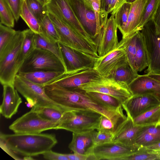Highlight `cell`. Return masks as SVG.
Returning a JSON list of instances; mask_svg holds the SVG:
<instances>
[{"instance_id": "cell-1", "label": "cell", "mask_w": 160, "mask_h": 160, "mask_svg": "<svg viewBox=\"0 0 160 160\" xmlns=\"http://www.w3.org/2000/svg\"><path fill=\"white\" fill-rule=\"evenodd\" d=\"M45 90L46 94L52 100L63 107L66 111L93 110L106 117L115 125L125 116L123 112L111 110L98 103L89 96L86 92L79 88L68 89L52 83L45 86Z\"/></svg>"}, {"instance_id": "cell-2", "label": "cell", "mask_w": 160, "mask_h": 160, "mask_svg": "<svg viewBox=\"0 0 160 160\" xmlns=\"http://www.w3.org/2000/svg\"><path fill=\"white\" fill-rule=\"evenodd\" d=\"M0 138L14 153L24 157L42 154L58 142L55 135L52 133L5 134L1 132Z\"/></svg>"}, {"instance_id": "cell-3", "label": "cell", "mask_w": 160, "mask_h": 160, "mask_svg": "<svg viewBox=\"0 0 160 160\" xmlns=\"http://www.w3.org/2000/svg\"><path fill=\"white\" fill-rule=\"evenodd\" d=\"M24 38L23 31H17L7 45L0 52V82L2 86L14 84L19 72L18 58Z\"/></svg>"}, {"instance_id": "cell-4", "label": "cell", "mask_w": 160, "mask_h": 160, "mask_svg": "<svg viewBox=\"0 0 160 160\" xmlns=\"http://www.w3.org/2000/svg\"><path fill=\"white\" fill-rule=\"evenodd\" d=\"M102 116L91 110L66 111L63 113L55 129H63L76 133L98 130Z\"/></svg>"}, {"instance_id": "cell-5", "label": "cell", "mask_w": 160, "mask_h": 160, "mask_svg": "<svg viewBox=\"0 0 160 160\" xmlns=\"http://www.w3.org/2000/svg\"><path fill=\"white\" fill-rule=\"evenodd\" d=\"M48 13L60 36L59 43L95 58L99 57L96 46L89 42L54 14L48 12Z\"/></svg>"}, {"instance_id": "cell-6", "label": "cell", "mask_w": 160, "mask_h": 160, "mask_svg": "<svg viewBox=\"0 0 160 160\" xmlns=\"http://www.w3.org/2000/svg\"><path fill=\"white\" fill-rule=\"evenodd\" d=\"M14 85L18 92L27 100L29 106L49 107L66 111L62 106L52 100L46 94L45 86L32 82L17 74Z\"/></svg>"}, {"instance_id": "cell-7", "label": "cell", "mask_w": 160, "mask_h": 160, "mask_svg": "<svg viewBox=\"0 0 160 160\" xmlns=\"http://www.w3.org/2000/svg\"><path fill=\"white\" fill-rule=\"evenodd\" d=\"M39 70L66 73L64 65L55 54L45 49L35 48L25 61L18 73Z\"/></svg>"}, {"instance_id": "cell-8", "label": "cell", "mask_w": 160, "mask_h": 160, "mask_svg": "<svg viewBox=\"0 0 160 160\" xmlns=\"http://www.w3.org/2000/svg\"><path fill=\"white\" fill-rule=\"evenodd\" d=\"M59 120L45 119L31 109L15 120L9 128L15 133H39L47 130L55 129Z\"/></svg>"}, {"instance_id": "cell-9", "label": "cell", "mask_w": 160, "mask_h": 160, "mask_svg": "<svg viewBox=\"0 0 160 160\" xmlns=\"http://www.w3.org/2000/svg\"><path fill=\"white\" fill-rule=\"evenodd\" d=\"M141 31L148 59V68L145 72L160 73V29L152 20Z\"/></svg>"}, {"instance_id": "cell-10", "label": "cell", "mask_w": 160, "mask_h": 160, "mask_svg": "<svg viewBox=\"0 0 160 160\" xmlns=\"http://www.w3.org/2000/svg\"><path fill=\"white\" fill-rule=\"evenodd\" d=\"M79 88L86 92H97L110 95L119 100L122 104L132 95L128 85L109 77L102 76Z\"/></svg>"}, {"instance_id": "cell-11", "label": "cell", "mask_w": 160, "mask_h": 160, "mask_svg": "<svg viewBox=\"0 0 160 160\" xmlns=\"http://www.w3.org/2000/svg\"><path fill=\"white\" fill-rule=\"evenodd\" d=\"M46 6L48 12L54 14L89 42L96 46L94 41L77 18L68 0H52Z\"/></svg>"}, {"instance_id": "cell-12", "label": "cell", "mask_w": 160, "mask_h": 160, "mask_svg": "<svg viewBox=\"0 0 160 160\" xmlns=\"http://www.w3.org/2000/svg\"><path fill=\"white\" fill-rule=\"evenodd\" d=\"M78 21L94 42L99 33L92 4L86 0H68Z\"/></svg>"}, {"instance_id": "cell-13", "label": "cell", "mask_w": 160, "mask_h": 160, "mask_svg": "<svg viewBox=\"0 0 160 160\" xmlns=\"http://www.w3.org/2000/svg\"><path fill=\"white\" fill-rule=\"evenodd\" d=\"M114 15L111 14L106 23L101 28L94 40L99 57L108 54L117 47L119 42L117 36V29Z\"/></svg>"}, {"instance_id": "cell-14", "label": "cell", "mask_w": 160, "mask_h": 160, "mask_svg": "<svg viewBox=\"0 0 160 160\" xmlns=\"http://www.w3.org/2000/svg\"><path fill=\"white\" fill-rule=\"evenodd\" d=\"M126 63H128L126 53L120 41L115 49L97 58L93 68L101 76L108 77L117 68Z\"/></svg>"}, {"instance_id": "cell-15", "label": "cell", "mask_w": 160, "mask_h": 160, "mask_svg": "<svg viewBox=\"0 0 160 160\" xmlns=\"http://www.w3.org/2000/svg\"><path fill=\"white\" fill-rule=\"evenodd\" d=\"M148 126L135 125L133 119L127 115L126 119L116 127L112 142L129 147L138 148L140 147L136 144V140L142 131Z\"/></svg>"}, {"instance_id": "cell-16", "label": "cell", "mask_w": 160, "mask_h": 160, "mask_svg": "<svg viewBox=\"0 0 160 160\" xmlns=\"http://www.w3.org/2000/svg\"><path fill=\"white\" fill-rule=\"evenodd\" d=\"M139 148L129 147L112 142L95 145L91 154L94 160H124Z\"/></svg>"}, {"instance_id": "cell-17", "label": "cell", "mask_w": 160, "mask_h": 160, "mask_svg": "<svg viewBox=\"0 0 160 160\" xmlns=\"http://www.w3.org/2000/svg\"><path fill=\"white\" fill-rule=\"evenodd\" d=\"M65 63L66 73L93 68L97 59L59 42Z\"/></svg>"}, {"instance_id": "cell-18", "label": "cell", "mask_w": 160, "mask_h": 160, "mask_svg": "<svg viewBox=\"0 0 160 160\" xmlns=\"http://www.w3.org/2000/svg\"><path fill=\"white\" fill-rule=\"evenodd\" d=\"M160 105V100L151 94L132 95L122 104L127 115L133 119Z\"/></svg>"}, {"instance_id": "cell-19", "label": "cell", "mask_w": 160, "mask_h": 160, "mask_svg": "<svg viewBox=\"0 0 160 160\" xmlns=\"http://www.w3.org/2000/svg\"><path fill=\"white\" fill-rule=\"evenodd\" d=\"M102 76L93 68H87L66 73L52 83L68 89H72L98 79Z\"/></svg>"}, {"instance_id": "cell-20", "label": "cell", "mask_w": 160, "mask_h": 160, "mask_svg": "<svg viewBox=\"0 0 160 160\" xmlns=\"http://www.w3.org/2000/svg\"><path fill=\"white\" fill-rule=\"evenodd\" d=\"M128 86L132 95L151 94L160 101V81L147 74L139 75Z\"/></svg>"}, {"instance_id": "cell-21", "label": "cell", "mask_w": 160, "mask_h": 160, "mask_svg": "<svg viewBox=\"0 0 160 160\" xmlns=\"http://www.w3.org/2000/svg\"><path fill=\"white\" fill-rule=\"evenodd\" d=\"M3 99L0 112L5 118L10 119L18 112L22 100L14 84L3 85Z\"/></svg>"}, {"instance_id": "cell-22", "label": "cell", "mask_w": 160, "mask_h": 160, "mask_svg": "<svg viewBox=\"0 0 160 160\" xmlns=\"http://www.w3.org/2000/svg\"><path fill=\"white\" fill-rule=\"evenodd\" d=\"M95 130L76 133L72 132V139L69 148L74 153L89 156L91 154L95 145L94 134Z\"/></svg>"}, {"instance_id": "cell-23", "label": "cell", "mask_w": 160, "mask_h": 160, "mask_svg": "<svg viewBox=\"0 0 160 160\" xmlns=\"http://www.w3.org/2000/svg\"><path fill=\"white\" fill-rule=\"evenodd\" d=\"M148 0H137L132 6L126 24L121 32L122 39L138 31V28L142 14Z\"/></svg>"}, {"instance_id": "cell-24", "label": "cell", "mask_w": 160, "mask_h": 160, "mask_svg": "<svg viewBox=\"0 0 160 160\" xmlns=\"http://www.w3.org/2000/svg\"><path fill=\"white\" fill-rule=\"evenodd\" d=\"M66 73L62 72L39 70L19 72L18 74L32 82L45 86L52 83Z\"/></svg>"}, {"instance_id": "cell-25", "label": "cell", "mask_w": 160, "mask_h": 160, "mask_svg": "<svg viewBox=\"0 0 160 160\" xmlns=\"http://www.w3.org/2000/svg\"><path fill=\"white\" fill-rule=\"evenodd\" d=\"M136 51L135 58L136 71L141 72L148 65L147 52L141 32L138 31L136 40Z\"/></svg>"}, {"instance_id": "cell-26", "label": "cell", "mask_w": 160, "mask_h": 160, "mask_svg": "<svg viewBox=\"0 0 160 160\" xmlns=\"http://www.w3.org/2000/svg\"><path fill=\"white\" fill-rule=\"evenodd\" d=\"M92 99L105 108L111 110L123 112L121 102L110 95L97 92H86Z\"/></svg>"}, {"instance_id": "cell-27", "label": "cell", "mask_w": 160, "mask_h": 160, "mask_svg": "<svg viewBox=\"0 0 160 160\" xmlns=\"http://www.w3.org/2000/svg\"><path fill=\"white\" fill-rule=\"evenodd\" d=\"M23 31L24 38L18 62L19 71L25 61L35 49L34 44L35 33L29 28Z\"/></svg>"}, {"instance_id": "cell-28", "label": "cell", "mask_w": 160, "mask_h": 160, "mask_svg": "<svg viewBox=\"0 0 160 160\" xmlns=\"http://www.w3.org/2000/svg\"><path fill=\"white\" fill-rule=\"evenodd\" d=\"M138 72L132 69L128 63H126L117 68L108 77L128 86L138 76Z\"/></svg>"}, {"instance_id": "cell-29", "label": "cell", "mask_w": 160, "mask_h": 160, "mask_svg": "<svg viewBox=\"0 0 160 160\" xmlns=\"http://www.w3.org/2000/svg\"><path fill=\"white\" fill-rule=\"evenodd\" d=\"M138 31L122 39L120 41L126 53L128 63L131 68L135 71V58L136 51Z\"/></svg>"}, {"instance_id": "cell-30", "label": "cell", "mask_w": 160, "mask_h": 160, "mask_svg": "<svg viewBox=\"0 0 160 160\" xmlns=\"http://www.w3.org/2000/svg\"><path fill=\"white\" fill-rule=\"evenodd\" d=\"M40 25L41 32L40 34L46 40L54 43L59 42V34L48 13Z\"/></svg>"}, {"instance_id": "cell-31", "label": "cell", "mask_w": 160, "mask_h": 160, "mask_svg": "<svg viewBox=\"0 0 160 160\" xmlns=\"http://www.w3.org/2000/svg\"><path fill=\"white\" fill-rule=\"evenodd\" d=\"M136 125L148 126L160 123V105L133 119Z\"/></svg>"}, {"instance_id": "cell-32", "label": "cell", "mask_w": 160, "mask_h": 160, "mask_svg": "<svg viewBox=\"0 0 160 160\" xmlns=\"http://www.w3.org/2000/svg\"><path fill=\"white\" fill-rule=\"evenodd\" d=\"M34 44L35 48L45 49L55 54L62 62L66 69L59 42L54 43L49 42L46 40L40 34L35 33L34 38Z\"/></svg>"}, {"instance_id": "cell-33", "label": "cell", "mask_w": 160, "mask_h": 160, "mask_svg": "<svg viewBox=\"0 0 160 160\" xmlns=\"http://www.w3.org/2000/svg\"><path fill=\"white\" fill-rule=\"evenodd\" d=\"M20 17L26 22L30 29L35 33H41L40 24L30 10L25 1L24 0H22Z\"/></svg>"}, {"instance_id": "cell-34", "label": "cell", "mask_w": 160, "mask_h": 160, "mask_svg": "<svg viewBox=\"0 0 160 160\" xmlns=\"http://www.w3.org/2000/svg\"><path fill=\"white\" fill-rule=\"evenodd\" d=\"M160 3V0H148L143 10L138 27V31H141L144 26L152 20Z\"/></svg>"}, {"instance_id": "cell-35", "label": "cell", "mask_w": 160, "mask_h": 160, "mask_svg": "<svg viewBox=\"0 0 160 160\" xmlns=\"http://www.w3.org/2000/svg\"><path fill=\"white\" fill-rule=\"evenodd\" d=\"M160 160V151L140 147L136 152L127 156L124 160Z\"/></svg>"}, {"instance_id": "cell-36", "label": "cell", "mask_w": 160, "mask_h": 160, "mask_svg": "<svg viewBox=\"0 0 160 160\" xmlns=\"http://www.w3.org/2000/svg\"><path fill=\"white\" fill-rule=\"evenodd\" d=\"M31 110L37 112L42 118L50 121H58L64 112L49 107L33 106Z\"/></svg>"}, {"instance_id": "cell-37", "label": "cell", "mask_w": 160, "mask_h": 160, "mask_svg": "<svg viewBox=\"0 0 160 160\" xmlns=\"http://www.w3.org/2000/svg\"><path fill=\"white\" fill-rule=\"evenodd\" d=\"M131 6L132 3L125 2L114 15L116 24L121 32L124 29L127 23Z\"/></svg>"}, {"instance_id": "cell-38", "label": "cell", "mask_w": 160, "mask_h": 160, "mask_svg": "<svg viewBox=\"0 0 160 160\" xmlns=\"http://www.w3.org/2000/svg\"><path fill=\"white\" fill-rule=\"evenodd\" d=\"M0 23L13 28L15 18L11 9L4 0H0Z\"/></svg>"}, {"instance_id": "cell-39", "label": "cell", "mask_w": 160, "mask_h": 160, "mask_svg": "<svg viewBox=\"0 0 160 160\" xmlns=\"http://www.w3.org/2000/svg\"><path fill=\"white\" fill-rule=\"evenodd\" d=\"M31 12L40 24L43 20L48 12L46 6H43L37 0H24Z\"/></svg>"}, {"instance_id": "cell-40", "label": "cell", "mask_w": 160, "mask_h": 160, "mask_svg": "<svg viewBox=\"0 0 160 160\" xmlns=\"http://www.w3.org/2000/svg\"><path fill=\"white\" fill-rule=\"evenodd\" d=\"M17 31L0 23V52L7 45Z\"/></svg>"}, {"instance_id": "cell-41", "label": "cell", "mask_w": 160, "mask_h": 160, "mask_svg": "<svg viewBox=\"0 0 160 160\" xmlns=\"http://www.w3.org/2000/svg\"><path fill=\"white\" fill-rule=\"evenodd\" d=\"M96 18L97 25L99 32L101 28L106 23L107 20H105L101 14L100 0H94L92 2Z\"/></svg>"}, {"instance_id": "cell-42", "label": "cell", "mask_w": 160, "mask_h": 160, "mask_svg": "<svg viewBox=\"0 0 160 160\" xmlns=\"http://www.w3.org/2000/svg\"><path fill=\"white\" fill-rule=\"evenodd\" d=\"M113 134L104 132L95 131L94 134L95 145L112 142Z\"/></svg>"}, {"instance_id": "cell-43", "label": "cell", "mask_w": 160, "mask_h": 160, "mask_svg": "<svg viewBox=\"0 0 160 160\" xmlns=\"http://www.w3.org/2000/svg\"><path fill=\"white\" fill-rule=\"evenodd\" d=\"M115 129L113 122L106 117L102 115L99 128L97 131L113 134Z\"/></svg>"}, {"instance_id": "cell-44", "label": "cell", "mask_w": 160, "mask_h": 160, "mask_svg": "<svg viewBox=\"0 0 160 160\" xmlns=\"http://www.w3.org/2000/svg\"><path fill=\"white\" fill-rule=\"evenodd\" d=\"M9 6L17 22L20 17L22 0H4Z\"/></svg>"}, {"instance_id": "cell-45", "label": "cell", "mask_w": 160, "mask_h": 160, "mask_svg": "<svg viewBox=\"0 0 160 160\" xmlns=\"http://www.w3.org/2000/svg\"><path fill=\"white\" fill-rule=\"evenodd\" d=\"M43 158L49 160H69L65 154H61L52 151L51 149L43 153Z\"/></svg>"}, {"instance_id": "cell-46", "label": "cell", "mask_w": 160, "mask_h": 160, "mask_svg": "<svg viewBox=\"0 0 160 160\" xmlns=\"http://www.w3.org/2000/svg\"><path fill=\"white\" fill-rule=\"evenodd\" d=\"M148 133L160 138V123L149 126L144 129L140 133Z\"/></svg>"}, {"instance_id": "cell-47", "label": "cell", "mask_w": 160, "mask_h": 160, "mask_svg": "<svg viewBox=\"0 0 160 160\" xmlns=\"http://www.w3.org/2000/svg\"><path fill=\"white\" fill-rule=\"evenodd\" d=\"M126 0H110L109 6V13L114 15L119 8Z\"/></svg>"}, {"instance_id": "cell-48", "label": "cell", "mask_w": 160, "mask_h": 160, "mask_svg": "<svg viewBox=\"0 0 160 160\" xmlns=\"http://www.w3.org/2000/svg\"><path fill=\"white\" fill-rule=\"evenodd\" d=\"M110 0H100L102 16L105 20L108 19V11Z\"/></svg>"}, {"instance_id": "cell-49", "label": "cell", "mask_w": 160, "mask_h": 160, "mask_svg": "<svg viewBox=\"0 0 160 160\" xmlns=\"http://www.w3.org/2000/svg\"><path fill=\"white\" fill-rule=\"evenodd\" d=\"M0 138V147L4 151L15 160H23V159L21 158L18 157L16 154L12 151L7 146L3 139Z\"/></svg>"}, {"instance_id": "cell-50", "label": "cell", "mask_w": 160, "mask_h": 160, "mask_svg": "<svg viewBox=\"0 0 160 160\" xmlns=\"http://www.w3.org/2000/svg\"><path fill=\"white\" fill-rule=\"evenodd\" d=\"M69 160H89V156L77 153L72 154H65Z\"/></svg>"}, {"instance_id": "cell-51", "label": "cell", "mask_w": 160, "mask_h": 160, "mask_svg": "<svg viewBox=\"0 0 160 160\" xmlns=\"http://www.w3.org/2000/svg\"><path fill=\"white\" fill-rule=\"evenodd\" d=\"M155 25L160 29V3L152 20Z\"/></svg>"}, {"instance_id": "cell-52", "label": "cell", "mask_w": 160, "mask_h": 160, "mask_svg": "<svg viewBox=\"0 0 160 160\" xmlns=\"http://www.w3.org/2000/svg\"><path fill=\"white\" fill-rule=\"evenodd\" d=\"M145 147L148 149L160 151V141Z\"/></svg>"}, {"instance_id": "cell-53", "label": "cell", "mask_w": 160, "mask_h": 160, "mask_svg": "<svg viewBox=\"0 0 160 160\" xmlns=\"http://www.w3.org/2000/svg\"><path fill=\"white\" fill-rule=\"evenodd\" d=\"M148 75L160 81V73H147Z\"/></svg>"}, {"instance_id": "cell-54", "label": "cell", "mask_w": 160, "mask_h": 160, "mask_svg": "<svg viewBox=\"0 0 160 160\" xmlns=\"http://www.w3.org/2000/svg\"><path fill=\"white\" fill-rule=\"evenodd\" d=\"M23 160H34V159L31 156H25L23 158Z\"/></svg>"}, {"instance_id": "cell-55", "label": "cell", "mask_w": 160, "mask_h": 160, "mask_svg": "<svg viewBox=\"0 0 160 160\" xmlns=\"http://www.w3.org/2000/svg\"><path fill=\"white\" fill-rule=\"evenodd\" d=\"M39 2H40L43 6H46L45 1V0H37Z\"/></svg>"}, {"instance_id": "cell-56", "label": "cell", "mask_w": 160, "mask_h": 160, "mask_svg": "<svg viewBox=\"0 0 160 160\" xmlns=\"http://www.w3.org/2000/svg\"><path fill=\"white\" fill-rule=\"evenodd\" d=\"M137 0H126V2L132 3Z\"/></svg>"}, {"instance_id": "cell-57", "label": "cell", "mask_w": 160, "mask_h": 160, "mask_svg": "<svg viewBox=\"0 0 160 160\" xmlns=\"http://www.w3.org/2000/svg\"><path fill=\"white\" fill-rule=\"evenodd\" d=\"M52 0H45V3L46 6L47 4L49 3L50 2H51Z\"/></svg>"}, {"instance_id": "cell-58", "label": "cell", "mask_w": 160, "mask_h": 160, "mask_svg": "<svg viewBox=\"0 0 160 160\" xmlns=\"http://www.w3.org/2000/svg\"><path fill=\"white\" fill-rule=\"evenodd\" d=\"M88 2H89L90 3H91L92 4V2L94 1V0H86Z\"/></svg>"}, {"instance_id": "cell-59", "label": "cell", "mask_w": 160, "mask_h": 160, "mask_svg": "<svg viewBox=\"0 0 160 160\" xmlns=\"http://www.w3.org/2000/svg\"></svg>"}]
</instances>
